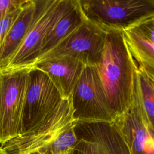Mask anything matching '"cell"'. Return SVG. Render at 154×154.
Returning a JSON list of instances; mask_svg holds the SVG:
<instances>
[{
  "label": "cell",
  "instance_id": "30bf717a",
  "mask_svg": "<svg viewBox=\"0 0 154 154\" xmlns=\"http://www.w3.org/2000/svg\"><path fill=\"white\" fill-rule=\"evenodd\" d=\"M75 131L91 154H128L114 122H76Z\"/></svg>",
  "mask_w": 154,
  "mask_h": 154
},
{
  "label": "cell",
  "instance_id": "5bb4252c",
  "mask_svg": "<svg viewBox=\"0 0 154 154\" xmlns=\"http://www.w3.org/2000/svg\"><path fill=\"white\" fill-rule=\"evenodd\" d=\"M123 34L138 69L154 80V43L136 28L125 31Z\"/></svg>",
  "mask_w": 154,
  "mask_h": 154
},
{
  "label": "cell",
  "instance_id": "5b68a950",
  "mask_svg": "<svg viewBox=\"0 0 154 154\" xmlns=\"http://www.w3.org/2000/svg\"><path fill=\"white\" fill-rule=\"evenodd\" d=\"M64 100L44 72L31 68L22 111L20 135L35 128L49 119Z\"/></svg>",
  "mask_w": 154,
  "mask_h": 154
},
{
  "label": "cell",
  "instance_id": "6da1fadb",
  "mask_svg": "<svg viewBox=\"0 0 154 154\" xmlns=\"http://www.w3.org/2000/svg\"><path fill=\"white\" fill-rule=\"evenodd\" d=\"M96 69L116 119L130 107L133 101L138 69L123 31L106 32L104 47Z\"/></svg>",
  "mask_w": 154,
  "mask_h": 154
},
{
  "label": "cell",
  "instance_id": "44dd1931",
  "mask_svg": "<svg viewBox=\"0 0 154 154\" xmlns=\"http://www.w3.org/2000/svg\"><path fill=\"white\" fill-rule=\"evenodd\" d=\"M38 152H40L41 154H50L48 151L46 150H40L38 151Z\"/></svg>",
  "mask_w": 154,
  "mask_h": 154
},
{
  "label": "cell",
  "instance_id": "7c38bea8",
  "mask_svg": "<svg viewBox=\"0 0 154 154\" xmlns=\"http://www.w3.org/2000/svg\"><path fill=\"white\" fill-rule=\"evenodd\" d=\"M38 0H26L20 13L7 35L0 50V70L3 69L9 59L23 42L36 16Z\"/></svg>",
  "mask_w": 154,
  "mask_h": 154
},
{
  "label": "cell",
  "instance_id": "8fae6325",
  "mask_svg": "<svg viewBox=\"0 0 154 154\" xmlns=\"http://www.w3.org/2000/svg\"><path fill=\"white\" fill-rule=\"evenodd\" d=\"M84 64L72 57H60L41 60L31 68L44 72L64 99L70 98L81 75Z\"/></svg>",
  "mask_w": 154,
  "mask_h": 154
},
{
  "label": "cell",
  "instance_id": "277c9868",
  "mask_svg": "<svg viewBox=\"0 0 154 154\" xmlns=\"http://www.w3.org/2000/svg\"><path fill=\"white\" fill-rule=\"evenodd\" d=\"M70 100L76 122H114L116 119L96 66H84Z\"/></svg>",
  "mask_w": 154,
  "mask_h": 154
},
{
  "label": "cell",
  "instance_id": "ac0fdd59",
  "mask_svg": "<svg viewBox=\"0 0 154 154\" xmlns=\"http://www.w3.org/2000/svg\"><path fill=\"white\" fill-rule=\"evenodd\" d=\"M26 0H0V20L9 12L20 7Z\"/></svg>",
  "mask_w": 154,
  "mask_h": 154
},
{
  "label": "cell",
  "instance_id": "9c48e42d",
  "mask_svg": "<svg viewBox=\"0 0 154 154\" xmlns=\"http://www.w3.org/2000/svg\"><path fill=\"white\" fill-rule=\"evenodd\" d=\"M114 123L128 154H154V133L149 127L135 84L130 107Z\"/></svg>",
  "mask_w": 154,
  "mask_h": 154
},
{
  "label": "cell",
  "instance_id": "ba28073f",
  "mask_svg": "<svg viewBox=\"0 0 154 154\" xmlns=\"http://www.w3.org/2000/svg\"><path fill=\"white\" fill-rule=\"evenodd\" d=\"M106 34V32L86 19L55 48L39 57L34 64L45 59L68 56L79 60L84 65L96 66L104 47Z\"/></svg>",
  "mask_w": 154,
  "mask_h": 154
},
{
  "label": "cell",
  "instance_id": "7402d4cb",
  "mask_svg": "<svg viewBox=\"0 0 154 154\" xmlns=\"http://www.w3.org/2000/svg\"><path fill=\"white\" fill-rule=\"evenodd\" d=\"M0 154H7V153L0 147Z\"/></svg>",
  "mask_w": 154,
  "mask_h": 154
},
{
  "label": "cell",
  "instance_id": "7a4b0ae2",
  "mask_svg": "<svg viewBox=\"0 0 154 154\" xmlns=\"http://www.w3.org/2000/svg\"><path fill=\"white\" fill-rule=\"evenodd\" d=\"M86 19L105 32L125 31L154 19V0H79Z\"/></svg>",
  "mask_w": 154,
  "mask_h": 154
},
{
  "label": "cell",
  "instance_id": "ffe728a7",
  "mask_svg": "<svg viewBox=\"0 0 154 154\" xmlns=\"http://www.w3.org/2000/svg\"><path fill=\"white\" fill-rule=\"evenodd\" d=\"M78 141L74 149V154H91L90 150L85 141L78 138Z\"/></svg>",
  "mask_w": 154,
  "mask_h": 154
},
{
  "label": "cell",
  "instance_id": "8992f818",
  "mask_svg": "<svg viewBox=\"0 0 154 154\" xmlns=\"http://www.w3.org/2000/svg\"><path fill=\"white\" fill-rule=\"evenodd\" d=\"M69 0H38L32 25L23 42L2 70L29 68L40 55L47 33L58 19Z\"/></svg>",
  "mask_w": 154,
  "mask_h": 154
},
{
  "label": "cell",
  "instance_id": "603a6c76",
  "mask_svg": "<svg viewBox=\"0 0 154 154\" xmlns=\"http://www.w3.org/2000/svg\"><path fill=\"white\" fill-rule=\"evenodd\" d=\"M28 154H41L40 152H33V153H28Z\"/></svg>",
  "mask_w": 154,
  "mask_h": 154
},
{
  "label": "cell",
  "instance_id": "2e32d148",
  "mask_svg": "<svg viewBox=\"0 0 154 154\" xmlns=\"http://www.w3.org/2000/svg\"><path fill=\"white\" fill-rule=\"evenodd\" d=\"M76 123L74 122L70 125L46 148L41 150H46L50 154L70 153L78 141L75 131Z\"/></svg>",
  "mask_w": 154,
  "mask_h": 154
},
{
  "label": "cell",
  "instance_id": "d6986e66",
  "mask_svg": "<svg viewBox=\"0 0 154 154\" xmlns=\"http://www.w3.org/2000/svg\"><path fill=\"white\" fill-rule=\"evenodd\" d=\"M148 40L154 43V19L146 21L135 28Z\"/></svg>",
  "mask_w": 154,
  "mask_h": 154
},
{
  "label": "cell",
  "instance_id": "9a60e30c",
  "mask_svg": "<svg viewBox=\"0 0 154 154\" xmlns=\"http://www.w3.org/2000/svg\"><path fill=\"white\" fill-rule=\"evenodd\" d=\"M135 85L149 127L154 133V80L138 69L136 72Z\"/></svg>",
  "mask_w": 154,
  "mask_h": 154
},
{
  "label": "cell",
  "instance_id": "4fadbf2b",
  "mask_svg": "<svg viewBox=\"0 0 154 154\" xmlns=\"http://www.w3.org/2000/svg\"><path fill=\"white\" fill-rule=\"evenodd\" d=\"M85 20L79 0H69L61 15L44 38L39 57L55 48Z\"/></svg>",
  "mask_w": 154,
  "mask_h": 154
},
{
  "label": "cell",
  "instance_id": "3957f363",
  "mask_svg": "<svg viewBox=\"0 0 154 154\" xmlns=\"http://www.w3.org/2000/svg\"><path fill=\"white\" fill-rule=\"evenodd\" d=\"M29 68L0 70V144L21 132Z\"/></svg>",
  "mask_w": 154,
  "mask_h": 154
},
{
  "label": "cell",
  "instance_id": "52a82bcc",
  "mask_svg": "<svg viewBox=\"0 0 154 154\" xmlns=\"http://www.w3.org/2000/svg\"><path fill=\"white\" fill-rule=\"evenodd\" d=\"M74 122L70 98L65 99L57 111L35 128L11 139L0 147L7 154H28L46 148Z\"/></svg>",
  "mask_w": 154,
  "mask_h": 154
},
{
  "label": "cell",
  "instance_id": "cb8c5ba5",
  "mask_svg": "<svg viewBox=\"0 0 154 154\" xmlns=\"http://www.w3.org/2000/svg\"><path fill=\"white\" fill-rule=\"evenodd\" d=\"M69 154H74V150H73V151H72L70 153H69Z\"/></svg>",
  "mask_w": 154,
  "mask_h": 154
},
{
  "label": "cell",
  "instance_id": "e0dca14e",
  "mask_svg": "<svg viewBox=\"0 0 154 154\" xmlns=\"http://www.w3.org/2000/svg\"><path fill=\"white\" fill-rule=\"evenodd\" d=\"M22 5L20 7L7 13L0 20V50L7 35L18 17L22 10Z\"/></svg>",
  "mask_w": 154,
  "mask_h": 154
}]
</instances>
